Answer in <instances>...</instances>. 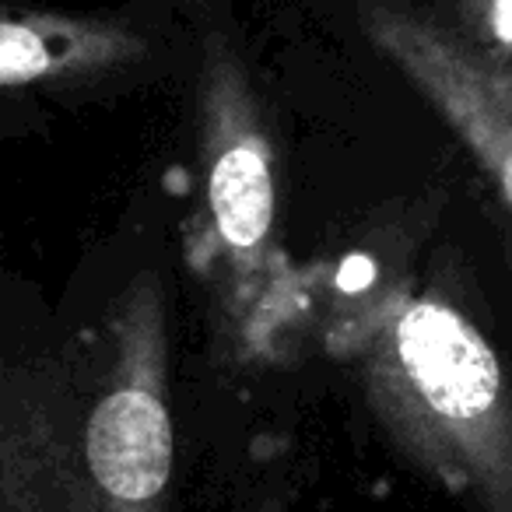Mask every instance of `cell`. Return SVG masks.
<instances>
[{
	"mask_svg": "<svg viewBox=\"0 0 512 512\" xmlns=\"http://www.w3.org/2000/svg\"><path fill=\"white\" fill-rule=\"evenodd\" d=\"M334 341L372 418L421 474L481 512H512V379L456 302L435 288H383Z\"/></svg>",
	"mask_w": 512,
	"mask_h": 512,
	"instance_id": "6da1fadb",
	"label": "cell"
},
{
	"mask_svg": "<svg viewBox=\"0 0 512 512\" xmlns=\"http://www.w3.org/2000/svg\"><path fill=\"white\" fill-rule=\"evenodd\" d=\"M197 165L200 197L183 228L186 260L211 292L232 351L274 358L299 306V278L278 232L274 134L225 36H211L200 53Z\"/></svg>",
	"mask_w": 512,
	"mask_h": 512,
	"instance_id": "7a4b0ae2",
	"label": "cell"
},
{
	"mask_svg": "<svg viewBox=\"0 0 512 512\" xmlns=\"http://www.w3.org/2000/svg\"><path fill=\"white\" fill-rule=\"evenodd\" d=\"M85 467L92 512H169V313L158 271H141L88 330Z\"/></svg>",
	"mask_w": 512,
	"mask_h": 512,
	"instance_id": "3957f363",
	"label": "cell"
},
{
	"mask_svg": "<svg viewBox=\"0 0 512 512\" xmlns=\"http://www.w3.org/2000/svg\"><path fill=\"white\" fill-rule=\"evenodd\" d=\"M88 372V330L43 337L0 295V512H92Z\"/></svg>",
	"mask_w": 512,
	"mask_h": 512,
	"instance_id": "277c9868",
	"label": "cell"
},
{
	"mask_svg": "<svg viewBox=\"0 0 512 512\" xmlns=\"http://www.w3.org/2000/svg\"><path fill=\"white\" fill-rule=\"evenodd\" d=\"M358 25L453 130L512 214V71L488 64L449 25L400 4L365 0Z\"/></svg>",
	"mask_w": 512,
	"mask_h": 512,
	"instance_id": "5b68a950",
	"label": "cell"
},
{
	"mask_svg": "<svg viewBox=\"0 0 512 512\" xmlns=\"http://www.w3.org/2000/svg\"><path fill=\"white\" fill-rule=\"evenodd\" d=\"M148 57L151 39L130 18L0 0V106L106 88Z\"/></svg>",
	"mask_w": 512,
	"mask_h": 512,
	"instance_id": "8992f818",
	"label": "cell"
},
{
	"mask_svg": "<svg viewBox=\"0 0 512 512\" xmlns=\"http://www.w3.org/2000/svg\"><path fill=\"white\" fill-rule=\"evenodd\" d=\"M460 25H449L488 64L512 71V0H456Z\"/></svg>",
	"mask_w": 512,
	"mask_h": 512,
	"instance_id": "52a82bcc",
	"label": "cell"
},
{
	"mask_svg": "<svg viewBox=\"0 0 512 512\" xmlns=\"http://www.w3.org/2000/svg\"><path fill=\"white\" fill-rule=\"evenodd\" d=\"M246 512H288L285 509V502H281L278 495H267V498H260V502H253Z\"/></svg>",
	"mask_w": 512,
	"mask_h": 512,
	"instance_id": "ba28073f",
	"label": "cell"
}]
</instances>
